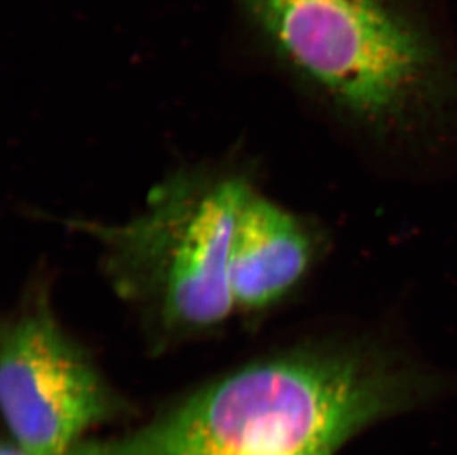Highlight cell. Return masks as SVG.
I'll list each match as a JSON object with an SVG mask.
<instances>
[{
	"label": "cell",
	"mask_w": 457,
	"mask_h": 455,
	"mask_svg": "<svg viewBox=\"0 0 457 455\" xmlns=\"http://www.w3.org/2000/svg\"><path fill=\"white\" fill-rule=\"evenodd\" d=\"M259 37L303 80L371 125L436 103L445 64L404 0H236Z\"/></svg>",
	"instance_id": "2"
},
{
	"label": "cell",
	"mask_w": 457,
	"mask_h": 455,
	"mask_svg": "<svg viewBox=\"0 0 457 455\" xmlns=\"http://www.w3.org/2000/svg\"><path fill=\"white\" fill-rule=\"evenodd\" d=\"M413 362L367 342L314 344L253 362L132 434L69 455H335L436 391Z\"/></svg>",
	"instance_id": "1"
},
{
	"label": "cell",
	"mask_w": 457,
	"mask_h": 455,
	"mask_svg": "<svg viewBox=\"0 0 457 455\" xmlns=\"http://www.w3.org/2000/svg\"><path fill=\"white\" fill-rule=\"evenodd\" d=\"M247 182L175 179L128 224L70 225L98 236L120 292L147 303L169 330L220 326L236 310L229 247Z\"/></svg>",
	"instance_id": "3"
},
{
	"label": "cell",
	"mask_w": 457,
	"mask_h": 455,
	"mask_svg": "<svg viewBox=\"0 0 457 455\" xmlns=\"http://www.w3.org/2000/svg\"><path fill=\"white\" fill-rule=\"evenodd\" d=\"M0 455H29L26 452L21 451L20 448L15 445V443H11L9 439H4V443H2V451H0Z\"/></svg>",
	"instance_id": "6"
},
{
	"label": "cell",
	"mask_w": 457,
	"mask_h": 455,
	"mask_svg": "<svg viewBox=\"0 0 457 455\" xmlns=\"http://www.w3.org/2000/svg\"><path fill=\"white\" fill-rule=\"evenodd\" d=\"M0 404L11 443L29 455H69L92 426L116 412L100 371L36 303L4 324Z\"/></svg>",
	"instance_id": "4"
},
{
	"label": "cell",
	"mask_w": 457,
	"mask_h": 455,
	"mask_svg": "<svg viewBox=\"0 0 457 455\" xmlns=\"http://www.w3.org/2000/svg\"><path fill=\"white\" fill-rule=\"evenodd\" d=\"M312 258L305 227L247 184L229 247L228 281L234 306L262 310L299 283Z\"/></svg>",
	"instance_id": "5"
}]
</instances>
